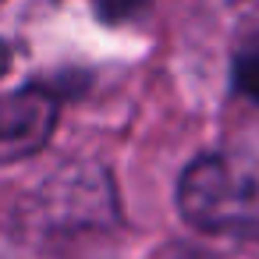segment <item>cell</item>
I'll return each mask as SVG.
<instances>
[{
    "instance_id": "1",
    "label": "cell",
    "mask_w": 259,
    "mask_h": 259,
    "mask_svg": "<svg viewBox=\"0 0 259 259\" xmlns=\"http://www.w3.org/2000/svg\"><path fill=\"white\" fill-rule=\"evenodd\" d=\"M181 220L209 238L259 241V160L248 153H199L174 188Z\"/></svg>"
},
{
    "instance_id": "2",
    "label": "cell",
    "mask_w": 259,
    "mask_h": 259,
    "mask_svg": "<svg viewBox=\"0 0 259 259\" xmlns=\"http://www.w3.org/2000/svg\"><path fill=\"white\" fill-rule=\"evenodd\" d=\"M61 121V96L50 85H25L0 96V167L47 149Z\"/></svg>"
},
{
    "instance_id": "3",
    "label": "cell",
    "mask_w": 259,
    "mask_h": 259,
    "mask_svg": "<svg viewBox=\"0 0 259 259\" xmlns=\"http://www.w3.org/2000/svg\"><path fill=\"white\" fill-rule=\"evenodd\" d=\"M231 85L238 96L252 100L259 107V43L252 47H241L231 61Z\"/></svg>"
},
{
    "instance_id": "4",
    "label": "cell",
    "mask_w": 259,
    "mask_h": 259,
    "mask_svg": "<svg viewBox=\"0 0 259 259\" xmlns=\"http://www.w3.org/2000/svg\"><path fill=\"white\" fill-rule=\"evenodd\" d=\"M149 8V0H93V11L103 25H124Z\"/></svg>"
},
{
    "instance_id": "5",
    "label": "cell",
    "mask_w": 259,
    "mask_h": 259,
    "mask_svg": "<svg viewBox=\"0 0 259 259\" xmlns=\"http://www.w3.org/2000/svg\"><path fill=\"white\" fill-rule=\"evenodd\" d=\"M11 64H15V47H11V39L0 36V78L11 71Z\"/></svg>"
}]
</instances>
